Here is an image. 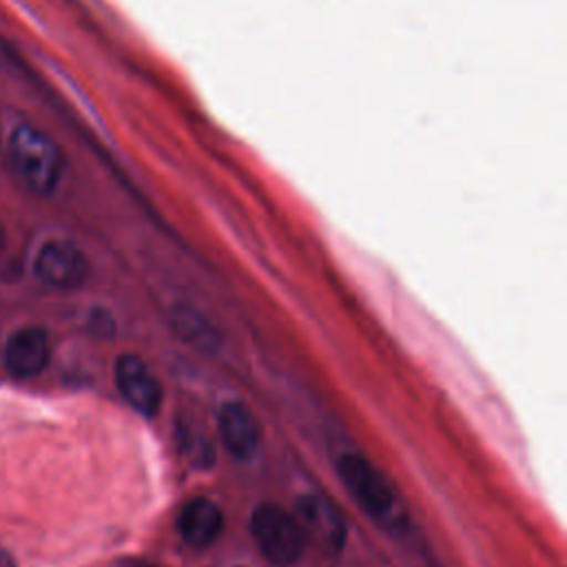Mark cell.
Masks as SVG:
<instances>
[{"label":"cell","mask_w":567,"mask_h":567,"mask_svg":"<svg viewBox=\"0 0 567 567\" xmlns=\"http://www.w3.org/2000/svg\"><path fill=\"white\" fill-rule=\"evenodd\" d=\"M51 359L49 334L42 328L29 326L16 330L4 346V365L18 379L40 374Z\"/></svg>","instance_id":"obj_7"},{"label":"cell","mask_w":567,"mask_h":567,"mask_svg":"<svg viewBox=\"0 0 567 567\" xmlns=\"http://www.w3.org/2000/svg\"><path fill=\"white\" fill-rule=\"evenodd\" d=\"M115 383L124 401L146 414L153 416L162 405V388L153 370L137 354H122L115 363Z\"/></svg>","instance_id":"obj_5"},{"label":"cell","mask_w":567,"mask_h":567,"mask_svg":"<svg viewBox=\"0 0 567 567\" xmlns=\"http://www.w3.org/2000/svg\"><path fill=\"white\" fill-rule=\"evenodd\" d=\"M33 272L49 288L71 290L84 284L89 275V264L84 252L75 244L64 239H51L38 250Z\"/></svg>","instance_id":"obj_4"},{"label":"cell","mask_w":567,"mask_h":567,"mask_svg":"<svg viewBox=\"0 0 567 567\" xmlns=\"http://www.w3.org/2000/svg\"><path fill=\"white\" fill-rule=\"evenodd\" d=\"M224 527L221 509L206 496L188 501L177 516V532L190 547H208Z\"/></svg>","instance_id":"obj_8"},{"label":"cell","mask_w":567,"mask_h":567,"mask_svg":"<svg viewBox=\"0 0 567 567\" xmlns=\"http://www.w3.org/2000/svg\"><path fill=\"white\" fill-rule=\"evenodd\" d=\"M4 248V228H2V224H0V250Z\"/></svg>","instance_id":"obj_12"},{"label":"cell","mask_w":567,"mask_h":567,"mask_svg":"<svg viewBox=\"0 0 567 567\" xmlns=\"http://www.w3.org/2000/svg\"><path fill=\"white\" fill-rule=\"evenodd\" d=\"M175 332H179L186 341L199 348H215V332L213 328L190 308H175Z\"/></svg>","instance_id":"obj_10"},{"label":"cell","mask_w":567,"mask_h":567,"mask_svg":"<svg viewBox=\"0 0 567 567\" xmlns=\"http://www.w3.org/2000/svg\"><path fill=\"white\" fill-rule=\"evenodd\" d=\"M219 436L235 458H250L259 445L257 419L244 403L230 401L219 412Z\"/></svg>","instance_id":"obj_9"},{"label":"cell","mask_w":567,"mask_h":567,"mask_svg":"<svg viewBox=\"0 0 567 567\" xmlns=\"http://www.w3.org/2000/svg\"><path fill=\"white\" fill-rule=\"evenodd\" d=\"M0 567H16L11 554L7 549H2V547H0Z\"/></svg>","instance_id":"obj_11"},{"label":"cell","mask_w":567,"mask_h":567,"mask_svg":"<svg viewBox=\"0 0 567 567\" xmlns=\"http://www.w3.org/2000/svg\"><path fill=\"white\" fill-rule=\"evenodd\" d=\"M9 171L35 195H51L64 173V153L53 137L33 124H18L4 142Z\"/></svg>","instance_id":"obj_1"},{"label":"cell","mask_w":567,"mask_h":567,"mask_svg":"<svg viewBox=\"0 0 567 567\" xmlns=\"http://www.w3.org/2000/svg\"><path fill=\"white\" fill-rule=\"evenodd\" d=\"M250 532L261 554L275 565H292L303 547V534L292 514L261 503L250 516Z\"/></svg>","instance_id":"obj_3"},{"label":"cell","mask_w":567,"mask_h":567,"mask_svg":"<svg viewBox=\"0 0 567 567\" xmlns=\"http://www.w3.org/2000/svg\"><path fill=\"white\" fill-rule=\"evenodd\" d=\"M337 472L348 492L370 518L390 532L405 527L408 516L399 496L372 463L357 454H343L337 463Z\"/></svg>","instance_id":"obj_2"},{"label":"cell","mask_w":567,"mask_h":567,"mask_svg":"<svg viewBox=\"0 0 567 567\" xmlns=\"http://www.w3.org/2000/svg\"><path fill=\"white\" fill-rule=\"evenodd\" d=\"M295 520L303 536L317 543L326 551H339L346 540V525L339 512L321 496L308 494L297 501Z\"/></svg>","instance_id":"obj_6"},{"label":"cell","mask_w":567,"mask_h":567,"mask_svg":"<svg viewBox=\"0 0 567 567\" xmlns=\"http://www.w3.org/2000/svg\"><path fill=\"white\" fill-rule=\"evenodd\" d=\"M126 567H153V565H148V563H131Z\"/></svg>","instance_id":"obj_13"}]
</instances>
